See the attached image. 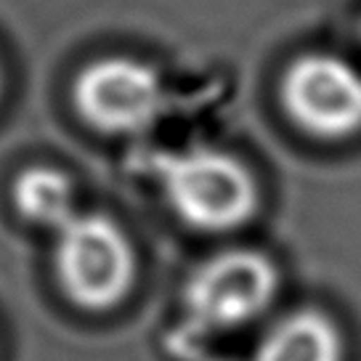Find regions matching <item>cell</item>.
I'll use <instances>...</instances> for the list:
<instances>
[{
    "instance_id": "7",
    "label": "cell",
    "mask_w": 361,
    "mask_h": 361,
    "mask_svg": "<svg viewBox=\"0 0 361 361\" xmlns=\"http://www.w3.org/2000/svg\"><path fill=\"white\" fill-rule=\"evenodd\" d=\"M13 200L24 218L48 228H56L72 213H78L72 183L64 173L54 168L24 170L13 186Z\"/></svg>"
},
{
    "instance_id": "5",
    "label": "cell",
    "mask_w": 361,
    "mask_h": 361,
    "mask_svg": "<svg viewBox=\"0 0 361 361\" xmlns=\"http://www.w3.org/2000/svg\"><path fill=\"white\" fill-rule=\"evenodd\" d=\"M282 102L308 133L350 135L361 130V72L332 54H305L284 72Z\"/></svg>"
},
{
    "instance_id": "1",
    "label": "cell",
    "mask_w": 361,
    "mask_h": 361,
    "mask_svg": "<svg viewBox=\"0 0 361 361\" xmlns=\"http://www.w3.org/2000/svg\"><path fill=\"white\" fill-rule=\"evenodd\" d=\"M149 173L180 221L200 231H231L247 224L258 204L255 178L221 149L192 147L154 154Z\"/></svg>"
},
{
    "instance_id": "4",
    "label": "cell",
    "mask_w": 361,
    "mask_h": 361,
    "mask_svg": "<svg viewBox=\"0 0 361 361\" xmlns=\"http://www.w3.org/2000/svg\"><path fill=\"white\" fill-rule=\"evenodd\" d=\"M78 112L106 133H138L157 123L168 93L157 69L138 59H102L75 82Z\"/></svg>"
},
{
    "instance_id": "6",
    "label": "cell",
    "mask_w": 361,
    "mask_h": 361,
    "mask_svg": "<svg viewBox=\"0 0 361 361\" xmlns=\"http://www.w3.org/2000/svg\"><path fill=\"white\" fill-rule=\"evenodd\" d=\"M255 361H340V332L324 314L298 311L271 327Z\"/></svg>"
},
{
    "instance_id": "2",
    "label": "cell",
    "mask_w": 361,
    "mask_h": 361,
    "mask_svg": "<svg viewBox=\"0 0 361 361\" xmlns=\"http://www.w3.org/2000/svg\"><path fill=\"white\" fill-rule=\"evenodd\" d=\"M56 231V274L80 308L106 311L133 284L135 258L123 228L99 213H72Z\"/></svg>"
},
{
    "instance_id": "3",
    "label": "cell",
    "mask_w": 361,
    "mask_h": 361,
    "mask_svg": "<svg viewBox=\"0 0 361 361\" xmlns=\"http://www.w3.org/2000/svg\"><path fill=\"white\" fill-rule=\"evenodd\" d=\"M276 282V266L263 252L228 250L204 260L189 276L183 305L197 329H231L266 311Z\"/></svg>"
}]
</instances>
